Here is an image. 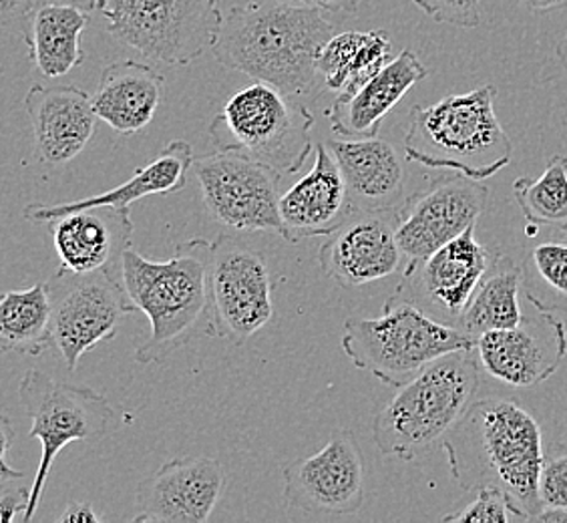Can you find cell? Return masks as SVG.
I'll return each mask as SVG.
<instances>
[{
	"label": "cell",
	"instance_id": "4316f807",
	"mask_svg": "<svg viewBox=\"0 0 567 523\" xmlns=\"http://www.w3.org/2000/svg\"><path fill=\"white\" fill-rule=\"evenodd\" d=\"M89 12L71 4H43L31 14L24 33L29 55L44 76H63L85 61L81 34L89 22Z\"/></svg>",
	"mask_w": 567,
	"mask_h": 523
},
{
	"label": "cell",
	"instance_id": "5b68a950",
	"mask_svg": "<svg viewBox=\"0 0 567 523\" xmlns=\"http://www.w3.org/2000/svg\"><path fill=\"white\" fill-rule=\"evenodd\" d=\"M403 152L413 164L480 182L499 174L512 164L513 143L495 113V88L483 85L413 107Z\"/></svg>",
	"mask_w": 567,
	"mask_h": 523
},
{
	"label": "cell",
	"instance_id": "b9f144b4",
	"mask_svg": "<svg viewBox=\"0 0 567 523\" xmlns=\"http://www.w3.org/2000/svg\"><path fill=\"white\" fill-rule=\"evenodd\" d=\"M535 522H567V510H546V512L542 513Z\"/></svg>",
	"mask_w": 567,
	"mask_h": 523
},
{
	"label": "cell",
	"instance_id": "2e32d148",
	"mask_svg": "<svg viewBox=\"0 0 567 523\" xmlns=\"http://www.w3.org/2000/svg\"><path fill=\"white\" fill-rule=\"evenodd\" d=\"M492 260V252L475 238V228L467 229L425 260L406 266L396 293L429 317L457 327Z\"/></svg>",
	"mask_w": 567,
	"mask_h": 523
},
{
	"label": "cell",
	"instance_id": "4fadbf2b",
	"mask_svg": "<svg viewBox=\"0 0 567 523\" xmlns=\"http://www.w3.org/2000/svg\"><path fill=\"white\" fill-rule=\"evenodd\" d=\"M367 495V459L349 429L334 431L310 458L284 468V503L288 510L344 517L357 515Z\"/></svg>",
	"mask_w": 567,
	"mask_h": 523
},
{
	"label": "cell",
	"instance_id": "d6a6232c",
	"mask_svg": "<svg viewBox=\"0 0 567 523\" xmlns=\"http://www.w3.org/2000/svg\"><path fill=\"white\" fill-rule=\"evenodd\" d=\"M539 495L546 510H567V443H556L546 449Z\"/></svg>",
	"mask_w": 567,
	"mask_h": 523
},
{
	"label": "cell",
	"instance_id": "ffe728a7",
	"mask_svg": "<svg viewBox=\"0 0 567 523\" xmlns=\"http://www.w3.org/2000/svg\"><path fill=\"white\" fill-rule=\"evenodd\" d=\"M354 214L349 187L327 143L315 145V165L280 197V236L298 242L328 236Z\"/></svg>",
	"mask_w": 567,
	"mask_h": 523
},
{
	"label": "cell",
	"instance_id": "83f0119b",
	"mask_svg": "<svg viewBox=\"0 0 567 523\" xmlns=\"http://www.w3.org/2000/svg\"><path fill=\"white\" fill-rule=\"evenodd\" d=\"M524 286L525 264H517L505 254H493L492 264L471 296L457 328L477 340L485 332L517 327L524 320L519 300Z\"/></svg>",
	"mask_w": 567,
	"mask_h": 523
},
{
	"label": "cell",
	"instance_id": "60d3db41",
	"mask_svg": "<svg viewBox=\"0 0 567 523\" xmlns=\"http://www.w3.org/2000/svg\"><path fill=\"white\" fill-rule=\"evenodd\" d=\"M43 4H71L81 11L91 12L99 9V0H33V11Z\"/></svg>",
	"mask_w": 567,
	"mask_h": 523
},
{
	"label": "cell",
	"instance_id": "7bdbcfd3",
	"mask_svg": "<svg viewBox=\"0 0 567 523\" xmlns=\"http://www.w3.org/2000/svg\"><path fill=\"white\" fill-rule=\"evenodd\" d=\"M557 57H559L561 65L566 66L567 71V31L564 34V39H561V43L557 44Z\"/></svg>",
	"mask_w": 567,
	"mask_h": 523
},
{
	"label": "cell",
	"instance_id": "9c48e42d",
	"mask_svg": "<svg viewBox=\"0 0 567 523\" xmlns=\"http://www.w3.org/2000/svg\"><path fill=\"white\" fill-rule=\"evenodd\" d=\"M24 414L33 419L29 435L41 441V463L37 469L31 502L22 522L33 520L43 498L56 455L71 443H97L110 435L115 411L101 392L69 382H59L41 371H27L19 382Z\"/></svg>",
	"mask_w": 567,
	"mask_h": 523
},
{
	"label": "cell",
	"instance_id": "8d00e7d4",
	"mask_svg": "<svg viewBox=\"0 0 567 523\" xmlns=\"http://www.w3.org/2000/svg\"><path fill=\"white\" fill-rule=\"evenodd\" d=\"M0 433H2V453H0V459H2V465H0V475H2V485H7V481L17 480V478H22L24 473L22 471H14L9 465V449H11L12 439H14V431H12L11 421L7 419V417H2V427H0Z\"/></svg>",
	"mask_w": 567,
	"mask_h": 523
},
{
	"label": "cell",
	"instance_id": "44dd1931",
	"mask_svg": "<svg viewBox=\"0 0 567 523\" xmlns=\"http://www.w3.org/2000/svg\"><path fill=\"white\" fill-rule=\"evenodd\" d=\"M59 273H121L123 252L132 248L130 207H89L51 222Z\"/></svg>",
	"mask_w": 567,
	"mask_h": 523
},
{
	"label": "cell",
	"instance_id": "f546056e",
	"mask_svg": "<svg viewBox=\"0 0 567 523\" xmlns=\"http://www.w3.org/2000/svg\"><path fill=\"white\" fill-rule=\"evenodd\" d=\"M513 196L535 228L547 226L567 234V157L554 155L539 177H519Z\"/></svg>",
	"mask_w": 567,
	"mask_h": 523
},
{
	"label": "cell",
	"instance_id": "52a82bcc",
	"mask_svg": "<svg viewBox=\"0 0 567 523\" xmlns=\"http://www.w3.org/2000/svg\"><path fill=\"white\" fill-rule=\"evenodd\" d=\"M315 115L280 89L256 81L226 101L209 123L216 150H241L280 174H296L315 150Z\"/></svg>",
	"mask_w": 567,
	"mask_h": 523
},
{
	"label": "cell",
	"instance_id": "cb8c5ba5",
	"mask_svg": "<svg viewBox=\"0 0 567 523\" xmlns=\"http://www.w3.org/2000/svg\"><path fill=\"white\" fill-rule=\"evenodd\" d=\"M194 150L187 142H172L159 153L152 164L137 167L135 174L121 186L105 194L61 202V204H31L24 207L22 216L33 224H51L71 212L89 207H132L135 202L150 196H169L186 189L187 180L194 167Z\"/></svg>",
	"mask_w": 567,
	"mask_h": 523
},
{
	"label": "cell",
	"instance_id": "7a4b0ae2",
	"mask_svg": "<svg viewBox=\"0 0 567 523\" xmlns=\"http://www.w3.org/2000/svg\"><path fill=\"white\" fill-rule=\"evenodd\" d=\"M441 448L461 490L497 488L524 522H535L544 513L542 427L522 404L499 397L473 401Z\"/></svg>",
	"mask_w": 567,
	"mask_h": 523
},
{
	"label": "cell",
	"instance_id": "3957f363",
	"mask_svg": "<svg viewBox=\"0 0 567 523\" xmlns=\"http://www.w3.org/2000/svg\"><path fill=\"white\" fill-rule=\"evenodd\" d=\"M209 268L212 244L202 238L177 244L165 262L133 248L123 252L121 283L152 325V335L135 352L137 362H164L197 338L216 337Z\"/></svg>",
	"mask_w": 567,
	"mask_h": 523
},
{
	"label": "cell",
	"instance_id": "ab89813d",
	"mask_svg": "<svg viewBox=\"0 0 567 523\" xmlns=\"http://www.w3.org/2000/svg\"><path fill=\"white\" fill-rule=\"evenodd\" d=\"M525 9L534 14H546V12L566 9L567 0H522Z\"/></svg>",
	"mask_w": 567,
	"mask_h": 523
},
{
	"label": "cell",
	"instance_id": "7402d4cb",
	"mask_svg": "<svg viewBox=\"0 0 567 523\" xmlns=\"http://www.w3.org/2000/svg\"><path fill=\"white\" fill-rule=\"evenodd\" d=\"M327 145L347 182L354 212H382L403 206L406 155L393 143L379 137H334Z\"/></svg>",
	"mask_w": 567,
	"mask_h": 523
},
{
	"label": "cell",
	"instance_id": "f1b7e54d",
	"mask_svg": "<svg viewBox=\"0 0 567 523\" xmlns=\"http://www.w3.org/2000/svg\"><path fill=\"white\" fill-rule=\"evenodd\" d=\"M53 308L47 283L12 290L0 300V349L39 357L53 349Z\"/></svg>",
	"mask_w": 567,
	"mask_h": 523
},
{
	"label": "cell",
	"instance_id": "9a60e30c",
	"mask_svg": "<svg viewBox=\"0 0 567 523\" xmlns=\"http://www.w3.org/2000/svg\"><path fill=\"white\" fill-rule=\"evenodd\" d=\"M532 315L513 328L492 330L477 338L483 371L517 389H532L546 382L567 355V330L556 308H547L534 296L525 295Z\"/></svg>",
	"mask_w": 567,
	"mask_h": 523
},
{
	"label": "cell",
	"instance_id": "d6986e66",
	"mask_svg": "<svg viewBox=\"0 0 567 523\" xmlns=\"http://www.w3.org/2000/svg\"><path fill=\"white\" fill-rule=\"evenodd\" d=\"M24 110L33 130V153L49 167L73 162L85 152L97 127L93 95L75 85H33L24 98Z\"/></svg>",
	"mask_w": 567,
	"mask_h": 523
},
{
	"label": "cell",
	"instance_id": "6da1fadb",
	"mask_svg": "<svg viewBox=\"0 0 567 523\" xmlns=\"http://www.w3.org/2000/svg\"><path fill=\"white\" fill-rule=\"evenodd\" d=\"M334 37L320 9L292 0H250L224 19L212 53L219 65L312 105L324 85L318 57Z\"/></svg>",
	"mask_w": 567,
	"mask_h": 523
},
{
	"label": "cell",
	"instance_id": "e575fe53",
	"mask_svg": "<svg viewBox=\"0 0 567 523\" xmlns=\"http://www.w3.org/2000/svg\"><path fill=\"white\" fill-rule=\"evenodd\" d=\"M0 12H2V24L24 37L33 14V0H0Z\"/></svg>",
	"mask_w": 567,
	"mask_h": 523
},
{
	"label": "cell",
	"instance_id": "74e56055",
	"mask_svg": "<svg viewBox=\"0 0 567 523\" xmlns=\"http://www.w3.org/2000/svg\"><path fill=\"white\" fill-rule=\"evenodd\" d=\"M59 523H101L103 517L99 515L93 505L87 502H71L65 507V512L56 517Z\"/></svg>",
	"mask_w": 567,
	"mask_h": 523
},
{
	"label": "cell",
	"instance_id": "e0dca14e",
	"mask_svg": "<svg viewBox=\"0 0 567 523\" xmlns=\"http://www.w3.org/2000/svg\"><path fill=\"white\" fill-rule=\"evenodd\" d=\"M396 226L399 209L354 212L320 246L322 273L342 288H359L403 273L406 260Z\"/></svg>",
	"mask_w": 567,
	"mask_h": 523
},
{
	"label": "cell",
	"instance_id": "5bb4252c",
	"mask_svg": "<svg viewBox=\"0 0 567 523\" xmlns=\"http://www.w3.org/2000/svg\"><path fill=\"white\" fill-rule=\"evenodd\" d=\"M487 199L489 187L455 172L406 197L399 207L396 226L406 266L425 260L467 229L475 228L487 209Z\"/></svg>",
	"mask_w": 567,
	"mask_h": 523
},
{
	"label": "cell",
	"instance_id": "1f68e13d",
	"mask_svg": "<svg viewBox=\"0 0 567 523\" xmlns=\"http://www.w3.org/2000/svg\"><path fill=\"white\" fill-rule=\"evenodd\" d=\"M515 513L507 498L497 488H483L475 491V500L453 510L443 517V522L455 523H509ZM517 520V517H515Z\"/></svg>",
	"mask_w": 567,
	"mask_h": 523
},
{
	"label": "cell",
	"instance_id": "8fae6325",
	"mask_svg": "<svg viewBox=\"0 0 567 523\" xmlns=\"http://www.w3.org/2000/svg\"><path fill=\"white\" fill-rule=\"evenodd\" d=\"M47 288L53 308V349L69 371H75L85 352L117 337L123 318L137 312L117 270L56 273Z\"/></svg>",
	"mask_w": 567,
	"mask_h": 523
},
{
	"label": "cell",
	"instance_id": "8992f818",
	"mask_svg": "<svg viewBox=\"0 0 567 523\" xmlns=\"http://www.w3.org/2000/svg\"><path fill=\"white\" fill-rule=\"evenodd\" d=\"M475 345L467 332L429 317L399 293L384 302L381 317L349 318L342 335L350 362L394 389L436 359Z\"/></svg>",
	"mask_w": 567,
	"mask_h": 523
},
{
	"label": "cell",
	"instance_id": "484cf974",
	"mask_svg": "<svg viewBox=\"0 0 567 523\" xmlns=\"http://www.w3.org/2000/svg\"><path fill=\"white\" fill-rule=\"evenodd\" d=\"M393 43L384 31H347L334 34L318 57V73L327 93L347 98L389 65Z\"/></svg>",
	"mask_w": 567,
	"mask_h": 523
},
{
	"label": "cell",
	"instance_id": "ba28073f",
	"mask_svg": "<svg viewBox=\"0 0 567 523\" xmlns=\"http://www.w3.org/2000/svg\"><path fill=\"white\" fill-rule=\"evenodd\" d=\"M107 31L153 63L189 65L218 41V0H110Z\"/></svg>",
	"mask_w": 567,
	"mask_h": 523
},
{
	"label": "cell",
	"instance_id": "d4e9b609",
	"mask_svg": "<svg viewBox=\"0 0 567 523\" xmlns=\"http://www.w3.org/2000/svg\"><path fill=\"white\" fill-rule=\"evenodd\" d=\"M165 79L140 61L111 63L101 71L93 107L99 120L121 135H135L152 123L164 99Z\"/></svg>",
	"mask_w": 567,
	"mask_h": 523
},
{
	"label": "cell",
	"instance_id": "d590c367",
	"mask_svg": "<svg viewBox=\"0 0 567 523\" xmlns=\"http://www.w3.org/2000/svg\"><path fill=\"white\" fill-rule=\"evenodd\" d=\"M31 502V490H7L2 488V498H0V522L9 523L19 515L27 512Z\"/></svg>",
	"mask_w": 567,
	"mask_h": 523
},
{
	"label": "cell",
	"instance_id": "f35d334b",
	"mask_svg": "<svg viewBox=\"0 0 567 523\" xmlns=\"http://www.w3.org/2000/svg\"><path fill=\"white\" fill-rule=\"evenodd\" d=\"M292 2H300V4L320 9V11L330 12H354L360 4V0H292Z\"/></svg>",
	"mask_w": 567,
	"mask_h": 523
},
{
	"label": "cell",
	"instance_id": "277c9868",
	"mask_svg": "<svg viewBox=\"0 0 567 523\" xmlns=\"http://www.w3.org/2000/svg\"><path fill=\"white\" fill-rule=\"evenodd\" d=\"M481 369L475 347L455 350L401 384L372 419V439L382 455L411 463L441 445L475 401Z\"/></svg>",
	"mask_w": 567,
	"mask_h": 523
},
{
	"label": "cell",
	"instance_id": "4dcf8cb0",
	"mask_svg": "<svg viewBox=\"0 0 567 523\" xmlns=\"http://www.w3.org/2000/svg\"><path fill=\"white\" fill-rule=\"evenodd\" d=\"M525 268L532 270L537 280V283H525L527 286L539 284L554 298L567 302V244L544 242L535 246Z\"/></svg>",
	"mask_w": 567,
	"mask_h": 523
},
{
	"label": "cell",
	"instance_id": "603a6c76",
	"mask_svg": "<svg viewBox=\"0 0 567 523\" xmlns=\"http://www.w3.org/2000/svg\"><path fill=\"white\" fill-rule=\"evenodd\" d=\"M426 75L429 71L415 51L404 49L357 93L337 98L327 113L332 131L344 140L379 137L384 117Z\"/></svg>",
	"mask_w": 567,
	"mask_h": 523
},
{
	"label": "cell",
	"instance_id": "ac0fdd59",
	"mask_svg": "<svg viewBox=\"0 0 567 523\" xmlns=\"http://www.w3.org/2000/svg\"><path fill=\"white\" fill-rule=\"evenodd\" d=\"M226 480V469L216 459H172L137 485L133 522H208L221 500Z\"/></svg>",
	"mask_w": 567,
	"mask_h": 523
},
{
	"label": "cell",
	"instance_id": "ee69618b",
	"mask_svg": "<svg viewBox=\"0 0 567 523\" xmlns=\"http://www.w3.org/2000/svg\"><path fill=\"white\" fill-rule=\"evenodd\" d=\"M107 2H110V0H99V11H105V9H107Z\"/></svg>",
	"mask_w": 567,
	"mask_h": 523
},
{
	"label": "cell",
	"instance_id": "836d02e7",
	"mask_svg": "<svg viewBox=\"0 0 567 523\" xmlns=\"http://www.w3.org/2000/svg\"><path fill=\"white\" fill-rule=\"evenodd\" d=\"M433 21L458 29H475L481 22V0H413Z\"/></svg>",
	"mask_w": 567,
	"mask_h": 523
},
{
	"label": "cell",
	"instance_id": "30bf717a",
	"mask_svg": "<svg viewBox=\"0 0 567 523\" xmlns=\"http://www.w3.org/2000/svg\"><path fill=\"white\" fill-rule=\"evenodd\" d=\"M192 172L212 222L236 232L280 234V172L231 147L199 155Z\"/></svg>",
	"mask_w": 567,
	"mask_h": 523
},
{
	"label": "cell",
	"instance_id": "7c38bea8",
	"mask_svg": "<svg viewBox=\"0 0 567 523\" xmlns=\"http://www.w3.org/2000/svg\"><path fill=\"white\" fill-rule=\"evenodd\" d=\"M212 306L216 337L240 347L274 318V280L262 252L231 234L212 242Z\"/></svg>",
	"mask_w": 567,
	"mask_h": 523
}]
</instances>
